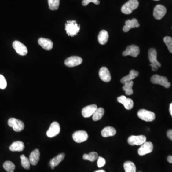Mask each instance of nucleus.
Listing matches in <instances>:
<instances>
[{"mask_svg":"<svg viewBox=\"0 0 172 172\" xmlns=\"http://www.w3.org/2000/svg\"><path fill=\"white\" fill-rule=\"evenodd\" d=\"M125 25L123 27V31L124 32H128L130 30L134 28H138L140 24L136 19H133L132 20H128L125 22Z\"/></svg>","mask_w":172,"mask_h":172,"instance_id":"obj_18","label":"nucleus"},{"mask_svg":"<svg viewBox=\"0 0 172 172\" xmlns=\"http://www.w3.org/2000/svg\"><path fill=\"white\" fill-rule=\"evenodd\" d=\"M138 75H139V72L138 71L132 69L130 72L129 74L122 78L121 80V83L124 84L125 82L132 81L133 79L138 77Z\"/></svg>","mask_w":172,"mask_h":172,"instance_id":"obj_24","label":"nucleus"},{"mask_svg":"<svg viewBox=\"0 0 172 172\" xmlns=\"http://www.w3.org/2000/svg\"><path fill=\"white\" fill-rule=\"evenodd\" d=\"M65 26L66 32L69 36H75L80 30V26L78 24L77 22L75 20L67 21Z\"/></svg>","mask_w":172,"mask_h":172,"instance_id":"obj_1","label":"nucleus"},{"mask_svg":"<svg viewBox=\"0 0 172 172\" xmlns=\"http://www.w3.org/2000/svg\"><path fill=\"white\" fill-rule=\"evenodd\" d=\"M60 132V127L57 122H53L52 123L49 128L46 132L47 137L52 138L58 135Z\"/></svg>","mask_w":172,"mask_h":172,"instance_id":"obj_9","label":"nucleus"},{"mask_svg":"<svg viewBox=\"0 0 172 172\" xmlns=\"http://www.w3.org/2000/svg\"><path fill=\"white\" fill-rule=\"evenodd\" d=\"M49 8L51 10L55 11L59 8L60 0H48Z\"/></svg>","mask_w":172,"mask_h":172,"instance_id":"obj_31","label":"nucleus"},{"mask_svg":"<svg viewBox=\"0 0 172 172\" xmlns=\"http://www.w3.org/2000/svg\"><path fill=\"white\" fill-rule=\"evenodd\" d=\"M8 124L10 127H12L15 132H21L24 128V123L23 122L14 118L9 119L8 121Z\"/></svg>","mask_w":172,"mask_h":172,"instance_id":"obj_6","label":"nucleus"},{"mask_svg":"<svg viewBox=\"0 0 172 172\" xmlns=\"http://www.w3.org/2000/svg\"><path fill=\"white\" fill-rule=\"evenodd\" d=\"M139 6L138 0H129L122 6L121 11L123 13L125 14L132 13L134 10L137 9Z\"/></svg>","mask_w":172,"mask_h":172,"instance_id":"obj_3","label":"nucleus"},{"mask_svg":"<svg viewBox=\"0 0 172 172\" xmlns=\"http://www.w3.org/2000/svg\"><path fill=\"white\" fill-rule=\"evenodd\" d=\"M7 87V81L5 78L0 74V89H5Z\"/></svg>","mask_w":172,"mask_h":172,"instance_id":"obj_34","label":"nucleus"},{"mask_svg":"<svg viewBox=\"0 0 172 172\" xmlns=\"http://www.w3.org/2000/svg\"><path fill=\"white\" fill-rule=\"evenodd\" d=\"M13 46L17 53L19 55L24 56L27 54L28 50L27 46L19 41H14L13 43Z\"/></svg>","mask_w":172,"mask_h":172,"instance_id":"obj_11","label":"nucleus"},{"mask_svg":"<svg viewBox=\"0 0 172 172\" xmlns=\"http://www.w3.org/2000/svg\"><path fill=\"white\" fill-rule=\"evenodd\" d=\"M146 141V138L145 135H132L129 137L128 143L130 145H141Z\"/></svg>","mask_w":172,"mask_h":172,"instance_id":"obj_7","label":"nucleus"},{"mask_svg":"<svg viewBox=\"0 0 172 172\" xmlns=\"http://www.w3.org/2000/svg\"><path fill=\"white\" fill-rule=\"evenodd\" d=\"M40 158V152L38 149H35L31 152L29 156L30 163L33 166H35L38 163Z\"/></svg>","mask_w":172,"mask_h":172,"instance_id":"obj_20","label":"nucleus"},{"mask_svg":"<svg viewBox=\"0 0 172 172\" xmlns=\"http://www.w3.org/2000/svg\"><path fill=\"white\" fill-rule=\"evenodd\" d=\"M90 2H92L96 5H99L100 3V2L99 0H83L82 4L83 5L86 6L88 5Z\"/></svg>","mask_w":172,"mask_h":172,"instance_id":"obj_35","label":"nucleus"},{"mask_svg":"<svg viewBox=\"0 0 172 172\" xmlns=\"http://www.w3.org/2000/svg\"><path fill=\"white\" fill-rule=\"evenodd\" d=\"M154 1H159V0H154Z\"/></svg>","mask_w":172,"mask_h":172,"instance_id":"obj_41","label":"nucleus"},{"mask_svg":"<svg viewBox=\"0 0 172 172\" xmlns=\"http://www.w3.org/2000/svg\"><path fill=\"white\" fill-rule=\"evenodd\" d=\"M3 167L7 172H14V169L16 168L15 164L10 161L5 162L3 163Z\"/></svg>","mask_w":172,"mask_h":172,"instance_id":"obj_30","label":"nucleus"},{"mask_svg":"<svg viewBox=\"0 0 172 172\" xmlns=\"http://www.w3.org/2000/svg\"><path fill=\"white\" fill-rule=\"evenodd\" d=\"M148 57L150 62V66L152 71H156L158 70V67H161V64L157 59V51L155 48H150L148 51Z\"/></svg>","mask_w":172,"mask_h":172,"instance_id":"obj_2","label":"nucleus"},{"mask_svg":"<svg viewBox=\"0 0 172 172\" xmlns=\"http://www.w3.org/2000/svg\"><path fill=\"white\" fill-rule=\"evenodd\" d=\"M99 157L98 154L95 152H92L89 154H84L83 156L84 160H88L90 161L94 162Z\"/></svg>","mask_w":172,"mask_h":172,"instance_id":"obj_29","label":"nucleus"},{"mask_svg":"<svg viewBox=\"0 0 172 172\" xmlns=\"http://www.w3.org/2000/svg\"><path fill=\"white\" fill-rule=\"evenodd\" d=\"M137 115L140 119L147 122H152L156 118V115L154 112L145 109L138 111Z\"/></svg>","mask_w":172,"mask_h":172,"instance_id":"obj_4","label":"nucleus"},{"mask_svg":"<svg viewBox=\"0 0 172 172\" xmlns=\"http://www.w3.org/2000/svg\"><path fill=\"white\" fill-rule=\"evenodd\" d=\"M134 82L133 81H128L125 82L124 85L123 86V90L125 92V94L127 95H131L134 93L133 90V86Z\"/></svg>","mask_w":172,"mask_h":172,"instance_id":"obj_26","label":"nucleus"},{"mask_svg":"<svg viewBox=\"0 0 172 172\" xmlns=\"http://www.w3.org/2000/svg\"><path fill=\"white\" fill-rule=\"evenodd\" d=\"M117 101L119 103L123 104L126 110H131L134 107V103L133 100L130 98H126L125 96L119 97Z\"/></svg>","mask_w":172,"mask_h":172,"instance_id":"obj_15","label":"nucleus"},{"mask_svg":"<svg viewBox=\"0 0 172 172\" xmlns=\"http://www.w3.org/2000/svg\"><path fill=\"white\" fill-rule=\"evenodd\" d=\"M105 111L102 108H99L97 109L93 115L92 119L94 121H98L102 118L104 114Z\"/></svg>","mask_w":172,"mask_h":172,"instance_id":"obj_28","label":"nucleus"},{"mask_svg":"<svg viewBox=\"0 0 172 172\" xmlns=\"http://www.w3.org/2000/svg\"><path fill=\"white\" fill-rule=\"evenodd\" d=\"M139 47L137 46L130 45L128 46L126 50L123 52V56H130L134 57H136L140 54Z\"/></svg>","mask_w":172,"mask_h":172,"instance_id":"obj_13","label":"nucleus"},{"mask_svg":"<svg viewBox=\"0 0 172 172\" xmlns=\"http://www.w3.org/2000/svg\"><path fill=\"white\" fill-rule=\"evenodd\" d=\"M99 77L101 80L105 82H109L111 81V75L109 69L106 67H102L99 71Z\"/></svg>","mask_w":172,"mask_h":172,"instance_id":"obj_17","label":"nucleus"},{"mask_svg":"<svg viewBox=\"0 0 172 172\" xmlns=\"http://www.w3.org/2000/svg\"><path fill=\"white\" fill-rule=\"evenodd\" d=\"M94 172H106L104 170H99L95 171Z\"/></svg>","mask_w":172,"mask_h":172,"instance_id":"obj_40","label":"nucleus"},{"mask_svg":"<svg viewBox=\"0 0 172 172\" xmlns=\"http://www.w3.org/2000/svg\"><path fill=\"white\" fill-rule=\"evenodd\" d=\"M167 161L170 163H172V156H168Z\"/></svg>","mask_w":172,"mask_h":172,"instance_id":"obj_38","label":"nucleus"},{"mask_svg":"<svg viewBox=\"0 0 172 172\" xmlns=\"http://www.w3.org/2000/svg\"><path fill=\"white\" fill-rule=\"evenodd\" d=\"M167 136L169 139L172 141V130H169L167 132Z\"/></svg>","mask_w":172,"mask_h":172,"instance_id":"obj_37","label":"nucleus"},{"mask_svg":"<svg viewBox=\"0 0 172 172\" xmlns=\"http://www.w3.org/2000/svg\"></svg>","mask_w":172,"mask_h":172,"instance_id":"obj_42","label":"nucleus"},{"mask_svg":"<svg viewBox=\"0 0 172 172\" xmlns=\"http://www.w3.org/2000/svg\"><path fill=\"white\" fill-rule=\"evenodd\" d=\"M72 137L75 142L81 143L87 141L89 135L88 133L84 130H78L73 134Z\"/></svg>","mask_w":172,"mask_h":172,"instance_id":"obj_10","label":"nucleus"},{"mask_svg":"<svg viewBox=\"0 0 172 172\" xmlns=\"http://www.w3.org/2000/svg\"><path fill=\"white\" fill-rule=\"evenodd\" d=\"M163 41L169 51L172 53V38L169 36H166L163 38Z\"/></svg>","mask_w":172,"mask_h":172,"instance_id":"obj_33","label":"nucleus"},{"mask_svg":"<svg viewBox=\"0 0 172 172\" xmlns=\"http://www.w3.org/2000/svg\"><path fill=\"white\" fill-rule=\"evenodd\" d=\"M154 145L151 141H145L141 145L139 149H138V154L141 156H143L146 154L151 153L153 151Z\"/></svg>","mask_w":172,"mask_h":172,"instance_id":"obj_8","label":"nucleus"},{"mask_svg":"<svg viewBox=\"0 0 172 172\" xmlns=\"http://www.w3.org/2000/svg\"><path fill=\"white\" fill-rule=\"evenodd\" d=\"M98 109L97 106L95 104H92L84 108L82 110V115L84 118H89L94 114L95 112Z\"/></svg>","mask_w":172,"mask_h":172,"instance_id":"obj_16","label":"nucleus"},{"mask_svg":"<svg viewBox=\"0 0 172 172\" xmlns=\"http://www.w3.org/2000/svg\"><path fill=\"white\" fill-rule=\"evenodd\" d=\"M109 39V34L107 31L102 30L99 33L98 35V41L101 45H104L106 44Z\"/></svg>","mask_w":172,"mask_h":172,"instance_id":"obj_25","label":"nucleus"},{"mask_svg":"<svg viewBox=\"0 0 172 172\" xmlns=\"http://www.w3.org/2000/svg\"><path fill=\"white\" fill-rule=\"evenodd\" d=\"M152 83L155 84H159L166 88H170L171 83L168 81L166 77L159 76L158 75H154L151 79Z\"/></svg>","mask_w":172,"mask_h":172,"instance_id":"obj_5","label":"nucleus"},{"mask_svg":"<svg viewBox=\"0 0 172 172\" xmlns=\"http://www.w3.org/2000/svg\"><path fill=\"white\" fill-rule=\"evenodd\" d=\"M98 166L99 168L102 167L106 164L105 159L101 156H99L98 158Z\"/></svg>","mask_w":172,"mask_h":172,"instance_id":"obj_36","label":"nucleus"},{"mask_svg":"<svg viewBox=\"0 0 172 172\" xmlns=\"http://www.w3.org/2000/svg\"><path fill=\"white\" fill-rule=\"evenodd\" d=\"M65 154L62 153V154H59L58 156L51 159L50 161L49 164L52 169H54L55 167L58 166L59 163L65 158Z\"/></svg>","mask_w":172,"mask_h":172,"instance_id":"obj_23","label":"nucleus"},{"mask_svg":"<svg viewBox=\"0 0 172 172\" xmlns=\"http://www.w3.org/2000/svg\"><path fill=\"white\" fill-rule=\"evenodd\" d=\"M39 45L46 50H50L53 47V43L49 39L40 38L38 41Z\"/></svg>","mask_w":172,"mask_h":172,"instance_id":"obj_19","label":"nucleus"},{"mask_svg":"<svg viewBox=\"0 0 172 172\" xmlns=\"http://www.w3.org/2000/svg\"><path fill=\"white\" fill-rule=\"evenodd\" d=\"M21 159L22 167H23L24 169H29L30 167V162L29 159L24 155L21 156Z\"/></svg>","mask_w":172,"mask_h":172,"instance_id":"obj_32","label":"nucleus"},{"mask_svg":"<svg viewBox=\"0 0 172 172\" xmlns=\"http://www.w3.org/2000/svg\"><path fill=\"white\" fill-rule=\"evenodd\" d=\"M125 172H136V168L134 163L131 161L125 162L123 164Z\"/></svg>","mask_w":172,"mask_h":172,"instance_id":"obj_27","label":"nucleus"},{"mask_svg":"<svg viewBox=\"0 0 172 172\" xmlns=\"http://www.w3.org/2000/svg\"><path fill=\"white\" fill-rule=\"evenodd\" d=\"M10 151L12 152H22L24 150V145L21 141H14L9 147Z\"/></svg>","mask_w":172,"mask_h":172,"instance_id":"obj_21","label":"nucleus"},{"mask_svg":"<svg viewBox=\"0 0 172 172\" xmlns=\"http://www.w3.org/2000/svg\"><path fill=\"white\" fill-rule=\"evenodd\" d=\"M101 134L102 137H105V138L110 137V136H113L116 134V130L113 127L108 126V127L104 128L101 131Z\"/></svg>","mask_w":172,"mask_h":172,"instance_id":"obj_22","label":"nucleus"},{"mask_svg":"<svg viewBox=\"0 0 172 172\" xmlns=\"http://www.w3.org/2000/svg\"><path fill=\"white\" fill-rule=\"evenodd\" d=\"M167 13V9L164 6L162 5H157L154 8V17L157 20H161L164 17Z\"/></svg>","mask_w":172,"mask_h":172,"instance_id":"obj_12","label":"nucleus"},{"mask_svg":"<svg viewBox=\"0 0 172 172\" xmlns=\"http://www.w3.org/2000/svg\"><path fill=\"white\" fill-rule=\"evenodd\" d=\"M83 61L82 58L78 56H72L67 58L65 61V64L67 67H74L80 65Z\"/></svg>","mask_w":172,"mask_h":172,"instance_id":"obj_14","label":"nucleus"},{"mask_svg":"<svg viewBox=\"0 0 172 172\" xmlns=\"http://www.w3.org/2000/svg\"><path fill=\"white\" fill-rule=\"evenodd\" d=\"M169 112L172 117V103H171L170 105V107H169Z\"/></svg>","mask_w":172,"mask_h":172,"instance_id":"obj_39","label":"nucleus"}]
</instances>
